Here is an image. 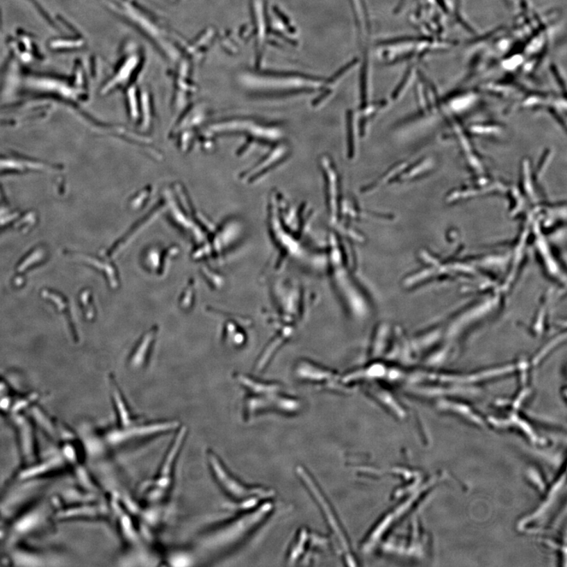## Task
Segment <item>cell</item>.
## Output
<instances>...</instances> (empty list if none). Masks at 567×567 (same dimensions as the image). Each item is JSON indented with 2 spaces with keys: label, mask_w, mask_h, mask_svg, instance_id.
Segmentation results:
<instances>
[{
  "label": "cell",
  "mask_w": 567,
  "mask_h": 567,
  "mask_svg": "<svg viewBox=\"0 0 567 567\" xmlns=\"http://www.w3.org/2000/svg\"><path fill=\"white\" fill-rule=\"evenodd\" d=\"M208 460L212 475L218 486L232 499L241 501L246 499L248 495L261 493L258 489L254 490L252 488H247L236 479L215 453L209 452Z\"/></svg>",
  "instance_id": "1"
},
{
  "label": "cell",
  "mask_w": 567,
  "mask_h": 567,
  "mask_svg": "<svg viewBox=\"0 0 567 567\" xmlns=\"http://www.w3.org/2000/svg\"><path fill=\"white\" fill-rule=\"evenodd\" d=\"M176 427V425L173 422L133 423L129 427H120L113 431L110 436V440L111 444L123 445L138 439L149 438V437L167 432Z\"/></svg>",
  "instance_id": "2"
},
{
  "label": "cell",
  "mask_w": 567,
  "mask_h": 567,
  "mask_svg": "<svg viewBox=\"0 0 567 567\" xmlns=\"http://www.w3.org/2000/svg\"><path fill=\"white\" fill-rule=\"evenodd\" d=\"M295 374L299 379L327 386L334 387L336 386L335 384H338L341 381V378L334 371L307 360H300L297 363L295 368Z\"/></svg>",
  "instance_id": "3"
},
{
  "label": "cell",
  "mask_w": 567,
  "mask_h": 567,
  "mask_svg": "<svg viewBox=\"0 0 567 567\" xmlns=\"http://www.w3.org/2000/svg\"><path fill=\"white\" fill-rule=\"evenodd\" d=\"M185 430H181L179 435L177 436L172 447H171L167 456L165 457L163 463L161 466V470L158 472L156 479V488L158 491L159 488L165 489L170 487L171 482V475L175 463L177 452H179L181 443L184 441Z\"/></svg>",
  "instance_id": "4"
}]
</instances>
